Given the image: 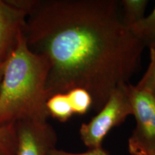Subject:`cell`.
Here are the masks:
<instances>
[{"label": "cell", "mask_w": 155, "mask_h": 155, "mask_svg": "<svg viewBox=\"0 0 155 155\" xmlns=\"http://www.w3.org/2000/svg\"><path fill=\"white\" fill-rule=\"evenodd\" d=\"M26 12L28 48L49 63V97L88 91L98 111L140 66L144 45L126 25L116 0H15Z\"/></svg>", "instance_id": "1"}, {"label": "cell", "mask_w": 155, "mask_h": 155, "mask_svg": "<svg viewBox=\"0 0 155 155\" xmlns=\"http://www.w3.org/2000/svg\"><path fill=\"white\" fill-rule=\"evenodd\" d=\"M49 63L27 45L23 30L7 58L0 83V127L25 119L48 120Z\"/></svg>", "instance_id": "2"}, {"label": "cell", "mask_w": 155, "mask_h": 155, "mask_svg": "<svg viewBox=\"0 0 155 155\" xmlns=\"http://www.w3.org/2000/svg\"><path fill=\"white\" fill-rule=\"evenodd\" d=\"M121 84L114 89L98 113L80 128L81 139L88 149L102 147L106 136L113 129L132 115V106L128 85Z\"/></svg>", "instance_id": "3"}, {"label": "cell", "mask_w": 155, "mask_h": 155, "mask_svg": "<svg viewBox=\"0 0 155 155\" xmlns=\"http://www.w3.org/2000/svg\"><path fill=\"white\" fill-rule=\"evenodd\" d=\"M132 115L137 125L128 141L131 155H155V99L129 83Z\"/></svg>", "instance_id": "4"}, {"label": "cell", "mask_w": 155, "mask_h": 155, "mask_svg": "<svg viewBox=\"0 0 155 155\" xmlns=\"http://www.w3.org/2000/svg\"><path fill=\"white\" fill-rule=\"evenodd\" d=\"M15 155H50L56 149L57 134L48 120L25 119L15 124Z\"/></svg>", "instance_id": "5"}, {"label": "cell", "mask_w": 155, "mask_h": 155, "mask_svg": "<svg viewBox=\"0 0 155 155\" xmlns=\"http://www.w3.org/2000/svg\"><path fill=\"white\" fill-rule=\"evenodd\" d=\"M26 12L15 0H0V63H4L16 45L25 26Z\"/></svg>", "instance_id": "6"}, {"label": "cell", "mask_w": 155, "mask_h": 155, "mask_svg": "<svg viewBox=\"0 0 155 155\" xmlns=\"http://www.w3.org/2000/svg\"><path fill=\"white\" fill-rule=\"evenodd\" d=\"M46 108L50 116L61 122L67 121L74 114L66 93L50 96L46 101Z\"/></svg>", "instance_id": "7"}, {"label": "cell", "mask_w": 155, "mask_h": 155, "mask_svg": "<svg viewBox=\"0 0 155 155\" xmlns=\"http://www.w3.org/2000/svg\"><path fill=\"white\" fill-rule=\"evenodd\" d=\"M148 2L147 0L119 1L124 22L130 30L145 17L144 12Z\"/></svg>", "instance_id": "8"}, {"label": "cell", "mask_w": 155, "mask_h": 155, "mask_svg": "<svg viewBox=\"0 0 155 155\" xmlns=\"http://www.w3.org/2000/svg\"><path fill=\"white\" fill-rule=\"evenodd\" d=\"M131 30L144 46L155 42V7L150 15L134 25Z\"/></svg>", "instance_id": "9"}, {"label": "cell", "mask_w": 155, "mask_h": 155, "mask_svg": "<svg viewBox=\"0 0 155 155\" xmlns=\"http://www.w3.org/2000/svg\"><path fill=\"white\" fill-rule=\"evenodd\" d=\"M73 114L83 115L92 108L93 99L88 91L75 88L66 93Z\"/></svg>", "instance_id": "10"}, {"label": "cell", "mask_w": 155, "mask_h": 155, "mask_svg": "<svg viewBox=\"0 0 155 155\" xmlns=\"http://www.w3.org/2000/svg\"><path fill=\"white\" fill-rule=\"evenodd\" d=\"M150 63L147 72L139 81L136 88L150 94L155 99V42L150 46Z\"/></svg>", "instance_id": "11"}, {"label": "cell", "mask_w": 155, "mask_h": 155, "mask_svg": "<svg viewBox=\"0 0 155 155\" xmlns=\"http://www.w3.org/2000/svg\"><path fill=\"white\" fill-rule=\"evenodd\" d=\"M17 147L16 132L14 124L0 127V150L15 155Z\"/></svg>", "instance_id": "12"}, {"label": "cell", "mask_w": 155, "mask_h": 155, "mask_svg": "<svg viewBox=\"0 0 155 155\" xmlns=\"http://www.w3.org/2000/svg\"><path fill=\"white\" fill-rule=\"evenodd\" d=\"M50 155H109V154L101 147L98 148L89 149L88 151L82 153H73L55 149L52 151Z\"/></svg>", "instance_id": "13"}, {"label": "cell", "mask_w": 155, "mask_h": 155, "mask_svg": "<svg viewBox=\"0 0 155 155\" xmlns=\"http://www.w3.org/2000/svg\"><path fill=\"white\" fill-rule=\"evenodd\" d=\"M4 65H5V63H0V83H1L2 77V73H3V70H4Z\"/></svg>", "instance_id": "14"}, {"label": "cell", "mask_w": 155, "mask_h": 155, "mask_svg": "<svg viewBox=\"0 0 155 155\" xmlns=\"http://www.w3.org/2000/svg\"><path fill=\"white\" fill-rule=\"evenodd\" d=\"M0 155H10V154H9L8 153L4 152V151L0 150Z\"/></svg>", "instance_id": "15"}]
</instances>
